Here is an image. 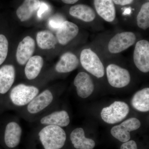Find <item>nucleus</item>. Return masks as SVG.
Instances as JSON below:
<instances>
[{
    "instance_id": "bb28decb",
    "label": "nucleus",
    "mask_w": 149,
    "mask_h": 149,
    "mask_svg": "<svg viewBox=\"0 0 149 149\" xmlns=\"http://www.w3.org/2000/svg\"><path fill=\"white\" fill-rule=\"evenodd\" d=\"M49 10L50 7L47 3L44 2H41V4L37 11V17L41 19L49 12Z\"/></svg>"
},
{
    "instance_id": "9b49d317",
    "label": "nucleus",
    "mask_w": 149,
    "mask_h": 149,
    "mask_svg": "<svg viewBox=\"0 0 149 149\" xmlns=\"http://www.w3.org/2000/svg\"><path fill=\"white\" fill-rule=\"evenodd\" d=\"M35 49V43L34 39L27 36L19 44L17 49L16 60L20 65H25L32 57Z\"/></svg>"
},
{
    "instance_id": "393cba45",
    "label": "nucleus",
    "mask_w": 149,
    "mask_h": 149,
    "mask_svg": "<svg viewBox=\"0 0 149 149\" xmlns=\"http://www.w3.org/2000/svg\"><path fill=\"white\" fill-rule=\"evenodd\" d=\"M8 42L5 35H0V65L3 64L7 56Z\"/></svg>"
},
{
    "instance_id": "f03ea898",
    "label": "nucleus",
    "mask_w": 149,
    "mask_h": 149,
    "mask_svg": "<svg viewBox=\"0 0 149 149\" xmlns=\"http://www.w3.org/2000/svg\"><path fill=\"white\" fill-rule=\"evenodd\" d=\"M9 98L15 106H27L40 93L39 88L32 85L19 84L8 92Z\"/></svg>"
},
{
    "instance_id": "c85d7f7f",
    "label": "nucleus",
    "mask_w": 149,
    "mask_h": 149,
    "mask_svg": "<svg viewBox=\"0 0 149 149\" xmlns=\"http://www.w3.org/2000/svg\"><path fill=\"white\" fill-rule=\"evenodd\" d=\"M112 1L116 4L125 6L133 2V0H112Z\"/></svg>"
},
{
    "instance_id": "5701e85b",
    "label": "nucleus",
    "mask_w": 149,
    "mask_h": 149,
    "mask_svg": "<svg viewBox=\"0 0 149 149\" xmlns=\"http://www.w3.org/2000/svg\"><path fill=\"white\" fill-rule=\"evenodd\" d=\"M37 44L42 49H51L57 44L56 38L50 31L43 30L37 33L36 36Z\"/></svg>"
},
{
    "instance_id": "c756f323",
    "label": "nucleus",
    "mask_w": 149,
    "mask_h": 149,
    "mask_svg": "<svg viewBox=\"0 0 149 149\" xmlns=\"http://www.w3.org/2000/svg\"><path fill=\"white\" fill-rule=\"evenodd\" d=\"M63 2L68 4H72L75 3L78 1L79 0H61Z\"/></svg>"
},
{
    "instance_id": "a878e982",
    "label": "nucleus",
    "mask_w": 149,
    "mask_h": 149,
    "mask_svg": "<svg viewBox=\"0 0 149 149\" xmlns=\"http://www.w3.org/2000/svg\"><path fill=\"white\" fill-rule=\"evenodd\" d=\"M65 21L63 17L59 15H56L49 19L48 24L51 29L57 30Z\"/></svg>"
},
{
    "instance_id": "4be33fe9",
    "label": "nucleus",
    "mask_w": 149,
    "mask_h": 149,
    "mask_svg": "<svg viewBox=\"0 0 149 149\" xmlns=\"http://www.w3.org/2000/svg\"><path fill=\"white\" fill-rule=\"evenodd\" d=\"M132 107L139 111L149 110V88H146L135 93L131 102Z\"/></svg>"
},
{
    "instance_id": "f3484780",
    "label": "nucleus",
    "mask_w": 149,
    "mask_h": 149,
    "mask_svg": "<svg viewBox=\"0 0 149 149\" xmlns=\"http://www.w3.org/2000/svg\"><path fill=\"white\" fill-rule=\"evenodd\" d=\"M79 63V59L75 55L71 52L65 53L56 64L55 70L59 73L72 72L77 68Z\"/></svg>"
},
{
    "instance_id": "39448f33",
    "label": "nucleus",
    "mask_w": 149,
    "mask_h": 149,
    "mask_svg": "<svg viewBox=\"0 0 149 149\" xmlns=\"http://www.w3.org/2000/svg\"><path fill=\"white\" fill-rule=\"evenodd\" d=\"M107 75L110 85L116 88H122L128 85L130 81V75L128 70L114 64L107 68Z\"/></svg>"
},
{
    "instance_id": "6e6552de",
    "label": "nucleus",
    "mask_w": 149,
    "mask_h": 149,
    "mask_svg": "<svg viewBox=\"0 0 149 149\" xmlns=\"http://www.w3.org/2000/svg\"><path fill=\"white\" fill-rule=\"evenodd\" d=\"M133 61L136 67L143 72L149 71V42L141 40L136 43L133 53Z\"/></svg>"
},
{
    "instance_id": "9d476101",
    "label": "nucleus",
    "mask_w": 149,
    "mask_h": 149,
    "mask_svg": "<svg viewBox=\"0 0 149 149\" xmlns=\"http://www.w3.org/2000/svg\"><path fill=\"white\" fill-rule=\"evenodd\" d=\"M22 128L17 122L11 121L7 123L4 130V141L8 148H13L18 146L21 141Z\"/></svg>"
},
{
    "instance_id": "f8f14e48",
    "label": "nucleus",
    "mask_w": 149,
    "mask_h": 149,
    "mask_svg": "<svg viewBox=\"0 0 149 149\" xmlns=\"http://www.w3.org/2000/svg\"><path fill=\"white\" fill-rule=\"evenodd\" d=\"M74 85L76 87L77 95L82 98L88 97L94 90L92 78L85 72H80L77 74L74 79Z\"/></svg>"
},
{
    "instance_id": "2eb2a0df",
    "label": "nucleus",
    "mask_w": 149,
    "mask_h": 149,
    "mask_svg": "<svg viewBox=\"0 0 149 149\" xmlns=\"http://www.w3.org/2000/svg\"><path fill=\"white\" fill-rule=\"evenodd\" d=\"M40 123L44 125H56L62 128L69 125L70 119L67 112L58 111L44 116L41 118Z\"/></svg>"
},
{
    "instance_id": "20e7f679",
    "label": "nucleus",
    "mask_w": 149,
    "mask_h": 149,
    "mask_svg": "<svg viewBox=\"0 0 149 149\" xmlns=\"http://www.w3.org/2000/svg\"><path fill=\"white\" fill-rule=\"evenodd\" d=\"M129 112L128 105L124 102L116 101L104 108L101 112L102 118L108 124H115L123 120Z\"/></svg>"
},
{
    "instance_id": "f257e3e1",
    "label": "nucleus",
    "mask_w": 149,
    "mask_h": 149,
    "mask_svg": "<svg viewBox=\"0 0 149 149\" xmlns=\"http://www.w3.org/2000/svg\"><path fill=\"white\" fill-rule=\"evenodd\" d=\"M38 136L45 149H61L64 146L66 139L64 130L56 125H45Z\"/></svg>"
},
{
    "instance_id": "ddd939ff",
    "label": "nucleus",
    "mask_w": 149,
    "mask_h": 149,
    "mask_svg": "<svg viewBox=\"0 0 149 149\" xmlns=\"http://www.w3.org/2000/svg\"><path fill=\"white\" fill-rule=\"evenodd\" d=\"M15 78V70L12 65L0 68V97L7 94L12 88Z\"/></svg>"
},
{
    "instance_id": "a211bd4d",
    "label": "nucleus",
    "mask_w": 149,
    "mask_h": 149,
    "mask_svg": "<svg viewBox=\"0 0 149 149\" xmlns=\"http://www.w3.org/2000/svg\"><path fill=\"white\" fill-rule=\"evenodd\" d=\"M70 139L73 146L77 149H93L95 146V141L85 137L83 128H75L71 132Z\"/></svg>"
},
{
    "instance_id": "dca6fc26",
    "label": "nucleus",
    "mask_w": 149,
    "mask_h": 149,
    "mask_svg": "<svg viewBox=\"0 0 149 149\" xmlns=\"http://www.w3.org/2000/svg\"><path fill=\"white\" fill-rule=\"evenodd\" d=\"M98 14L105 21L111 22L116 17L115 8L112 0H94Z\"/></svg>"
},
{
    "instance_id": "7c9ffc66",
    "label": "nucleus",
    "mask_w": 149,
    "mask_h": 149,
    "mask_svg": "<svg viewBox=\"0 0 149 149\" xmlns=\"http://www.w3.org/2000/svg\"><path fill=\"white\" fill-rule=\"evenodd\" d=\"M131 8H125V10L123 12V14L124 15H129L130 14V13H131Z\"/></svg>"
},
{
    "instance_id": "412c9836",
    "label": "nucleus",
    "mask_w": 149,
    "mask_h": 149,
    "mask_svg": "<svg viewBox=\"0 0 149 149\" xmlns=\"http://www.w3.org/2000/svg\"><path fill=\"white\" fill-rule=\"evenodd\" d=\"M71 16L85 22H91L95 18V13L92 8L85 4L72 6L69 10Z\"/></svg>"
},
{
    "instance_id": "cd10ccee",
    "label": "nucleus",
    "mask_w": 149,
    "mask_h": 149,
    "mask_svg": "<svg viewBox=\"0 0 149 149\" xmlns=\"http://www.w3.org/2000/svg\"><path fill=\"white\" fill-rule=\"evenodd\" d=\"M120 149H138L136 142L133 140H130L122 144Z\"/></svg>"
},
{
    "instance_id": "b1692460",
    "label": "nucleus",
    "mask_w": 149,
    "mask_h": 149,
    "mask_svg": "<svg viewBox=\"0 0 149 149\" xmlns=\"http://www.w3.org/2000/svg\"><path fill=\"white\" fill-rule=\"evenodd\" d=\"M138 26L141 29L146 30L149 27V3L143 4L137 17Z\"/></svg>"
},
{
    "instance_id": "423d86ee",
    "label": "nucleus",
    "mask_w": 149,
    "mask_h": 149,
    "mask_svg": "<svg viewBox=\"0 0 149 149\" xmlns=\"http://www.w3.org/2000/svg\"><path fill=\"white\" fill-rule=\"evenodd\" d=\"M136 36L133 32H125L118 33L109 43V51L112 54H118L128 49L136 42Z\"/></svg>"
},
{
    "instance_id": "4468645a",
    "label": "nucleus",
    "mask_w": 149,
    "mask_h": 149,
    "mask_svg": "<svg viewBox=\"0 0 149 149\" xmlns=\"http://www.w3.org/2000/svg\"><path fill=\"white\" fill-rule=\"evenodd\" d=\"M79 28L73 22L65 20L57 30L56 38L59 43L65 45L76 37Z\"/></svg>"
},
{
    "instance_id": "0eeeda50",
    "label": "nucleus",
    "mask_w": 149,
    "mask_h": 149,
    "mask_svg": "<svg viewBox=\"0 0 149 149\" xmlns=\"http://www.w3.org/2000/svg\"><path fill=\"white\" fill-rule=\"evenodd\" d=\"M141 126L140 120L136 118H131L116 125L111 130L112 136L122 143L130 141V132L139 129Z\"/></svg>"
},
{
    "instance_id": "6ab92c4d",
    "label": "nucleus",
    "mask_w": 149,
    "mask_h": 149,
    "mask_svg": "<svg viewBox=\"0 0 149 149\" xmlns=\"http://www.w3.org/2000/svg\"><path fill=\"white\" fill-rule=\"evenodd\" d=\"M40 4V0H24L17 10L16 14L19 19L21 22L29 20L37 11Z\"/></svg>"
},
{
    "instance_id": "1a4fd4ad",
    "label": "nucleus",
    "mask_w": 149,
    "mask_h": 149,
    "mask_svg": "<svg viewBox=\"0 0 149 149\" xmlns=\"http://www.w3.org/2000/svg\"><path fill=\"white\" fill-rule=\"evenodd\" d=\"M53 100L52 93L48 89L44 90L39 93L27 105V111L30 114H37L47 108Z\"/></svg>"
},
{
    "instance_id": "7ed1b4c3",
    "label": "nucleus",
    "mask_w": 149,
    "mask_h": 149,
    "mask_svg": "<svg viewBox=\"0 0 149 149\" xmlns=\"http://www.w3.org/2000/svg\"><path fill=\"white\" fill-rule=\"evenodd\" d=\"M80 61L83 68L97 78H101L104 74V68L100 59L91 49H85L81 52Z\"/></svg>"
},
{
    "instance_id": "aec40b11",
    "label": "nucleus",
    "mask_w": 149,
    "mask_h": 149,
    "mask_svg": "<svg viewBox=\"0 0 149 149\" xmlns=\"http://www.w3.org/2000/svg\"><path fill=\"white\" fill-rule=\"evenodd\" d=\"M44 65V60L40 56H32L25 64L24 74L29 80H33L38 77Z\"/></svg>"
}]
</instances>
